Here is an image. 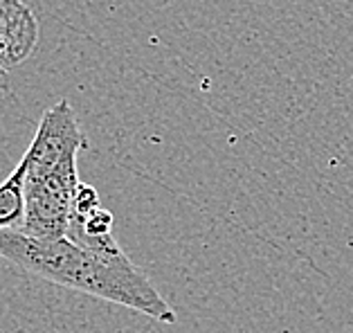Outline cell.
I'll list each match as a JSON object with an SVG mask.
<instances>
[{"instance_id":"obj_1","label":"cell","mask_w":353,"mask_h":333,"mask_svg":"<svg viewBox=\"0 0 353 333\" xmlns=\"http://www.w3.org/2000/svg\"><path fill=\"white\" fill-rule=\"evenodd\" d=\"M0 259L30 275L126 306L158 322L174 324L178 318L122 248L99 252L77 245L68 236H34L23 230H7L0 232Z\"/></svg>"},{"instance_id":"obj_2","label":"cell","mask_w":353,"mask_h":333,"mask_svg":"<svg viewBox=\"0 0 353 333\" xmlns=\"http://www.w3.org/2000/svg\"><path fill=\"white\" fill-rule=\"evenodd\" d=\"M79 185L77 158L65 160L46 172H28L23 232L34 236H65Z\"/></svg>"},{"instance_id":"obj_3","label":"cell","mask_w":353,"mask_h":333,"mask_svg":"<svg viewBox=\"0 0 353 333\" xmlns=\"http://www.w3.org/2000/svg\"><path fill=\"white\" fill-rule=\"evenodd\" d=\"M37 19L23 0L0 3V72L25 61L37 43Z\"/></svg>"},{"instance_id":"obj_4","label":"cell","mask_w":353,"mask_h":333,"mask_svg":"<svg viewBox=\"0 0 353 333\" xmlns=\"http://www.w3.org/2000/svg\"><path fill=\"white\" fill-rule=\"evenodd\" d=\"M25 181L28 165L21 158L14 172L0 183V232L21 230L25 223Z\"/></svg>"},{"instance_id":"obj_5","label":"cell","mask_w":353,"mask_h":333,"mask_svg":"<svg viewBox=\"0 0 353 333\" xmlns=\"http://www.w3.org/2000/svg\"><path fill=\"white\" fill-rule=\"evenodd\" d=\"M0 313H3V311H0Z\"/></svg>"}]
</instances>
